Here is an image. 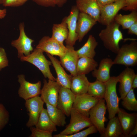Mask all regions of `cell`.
Instances as JSON below:
<instances>
[{"instance_id": "1", "label": "cell", "mask_w": 137, "mask_h": 137, "mask_svg": "<svg viewBox=\"0 0 137 137\" xmlns=\"http://www.w3.org/2000/svg\"><path fill=\"white\" fill-rule=\"evenodd\" d=\"M120 26L114 20L106 26V27L101 30L99 34L106 48L116 54L120 48L119 44L121 41L128 40L123 38L119 29Z\"/></svg>"}, {"instance_id": "2", "label": "cell", "mask_w": 137, "mask_h": 137, "mask_svg": "<svg viewBox=\"0 0 137 137\" xmlns=\"http://www.w3.org/2000/svg\"><path fill=\"white\" fill-rule=\"evenodd\" d=\"M118 76H111L105 83L106 89L104 99L106 103L109 119L115 116L119 110V101L121 99L117 95L116 85L119 82Z\"/></svg>"}, {"instance_id": "3", "label": "cell", "mask_w": 137, "mask_h": 137, "mask_svg": "<svg viewBox=\"0 0 137 137\" xmlns=\"http://www.w3.org/2000/svg\"><path fill=\"white\" fill-rule=\"evenodd\" d=\"M43 52L41 49L36 48L30 54L23 56L20 59L22 61L27 62L37 67L45 78L56 81V78L52 74L49 67L52 62L46 59Z\"/></svg>"}, {"instance_id": "4", "label": "cell", "mask_w": 137, "mask_h": 137, "mask_svg": "<svg viewBox=\"0 0 137 137\" xmlns=\"http://www.w3.org/2000/svg\"><path fill=\"white\" fill-rule=\"evenodd\" d=\"M70 123L66 128L54 137H63L79 132L86 127L93 125L89 117L82 115L76 110L72 108L71 111Z\"/></svg>"}, {"instance_id": "5", "label": "cell", "mask_w": 137, "mask_h": 137, "mask_svg": "<svg viewBox=\"0 0 137 137\" xmlns=\"http://www.w3.org/2000/svg\"><path fill=\"white\" fill-rule=\"evenodd\" d=\"M113 60L114 64L134 66L137 64V42L133 40L129 44L123 45Z\"/></svg>"}, {"instance_id": "6", "label": "cell", "mask_w": 137, "mask_h": 137, "mask_svg": "<svg viewBox=\"0 0 137 137\" xmlns=\"http://www.w3.org/2000/svg\"><path fill=\"white\" fill-rule=\"evenodd\" d=\"M25 24L23 22L19 23V35L18 38L12 40L11 46L15 47L18 52V57L20 58L23 56L30 54L34 49L32 44L34 40L28 37L25 31Z\"/></svg>"}, {"instance_id": "7", "label": "cell", "mask_w": 137, "mask_h": 137, "mask_svg": "<svg viewBox=\"0 0 137 137\" xmlns=\"http://www.w3.org/2000/svg\"><path fill=\"white\" fill-rule=\"evenodd\" d=\"M107 109L104 99H101L90 110L89 113L90 119L100 135L104 132L105 128L104 123L107 120L105 116Z\"/></svg>"}, {"instance_id": "8", "label": "cell", "mask_w": 137, "mask_h": 137, "mask_svg": "<svg viewBox=\"0 0 137 137\" xmlns=\"http://www.w3.org/2000/svg\"><path fill=\"white\" fill-rule=\"evenodd\" d=\"M18 81L20 84L18 93L19 97L25 100L40 94L41 82L39 81L35 83L26 81L24 75L18 76Z\"/></svg>"}, {"instance_id": "9", "label": "cell", "mask_w": 137, "mask_h": 137, "mask_svg": "<svg viewBox=\"0 0 137 137\" xmlns=\"http://www.w3.org/2000/svg\"><path fill=\"white\" fill-rule=\"evenodd\" d=\"M44 102L39 96L25 100V106L29 118L26 124L28 128L35 126L44 108Z\"/></svg>"}, {"instance_id": "10", "label": "cell", "mask_w": 137, "mask_h": 137, "mask_svg": "<svg viewBox=\"0 0 137 137\" xmlns=\"http://www.w3.org/2000/svg\"><path fill=\"white\" fill-rule=\"evenodd\" d=\"M41 90L40 97L44 103L56 106L60 85L56 81L45 79Z\"/></svg>"}, {"instance_id": "11", "label": "cell", "mask_w": 137, "mask_h": 137, "mask_svg": "<svg viewBox=\"0 0 137 137\" xmlns=\"http://www.w3.org/2000/svg\"><path fill=\"white\" fill-rule=\"evenodd\" d=\"M126 6L125 0H118L113 3L100 6L101 13L99 23L106 26L114 20L118 12Z\"/></svg>"}, {"instance_id": "12", "label": "cell", "mask_w": 137, "mask_h": 137, "mask_svg": "<svg viewBox=\"0 0 137 137\" xmlns=\"http://www.w3.org/2000/svg\"><path fill=\"white\" fill-rule=\"evenodd\" d=\"M36 48L52 55L59 57L65 52L67 48L63 43H60L48 36H44L39 41Z\"/></svg>"}, {"instance_id": "13", "label": "cell", "mask_w": 137, "mask_h": 137, "mask_svg": "<svg viewBox=\"0 0 137 137\" xmlns=\"http://www.w3.org/2000/svg\"><path fill=\"white\" fill-rule=\"evenodd\" d=\"M79 11L76 5L73 6L68 16L64 18L68 31V37L65 40L66 45L73 46L78 40L76 32L77 24Z\"/></svg>"}, {"instance_id": "14", "label": "cell", "mask_w": 137, "mask_h": 137, "mask_svg": "<svg viewBox=\"0 0 137 137\" xmlns=\"http://www.w3.org/2000/svg\"><path fill=\"white\" fill-rule=\"evenodd\" d=\"M75 97L70 89L60 86L56 106L67 117L70 116Z\"/></svg>"}, {"instance_id": "15", "label": "cell", "mask_w": 137, "mask_h": 137, "mask_svg": "<svg viewBox=\"0 0 137 137\" xmlns=\"http://www.w3.org/2000/svg\"><path fill=\"white\" fill-rule=\"evenodd\" d=\"M99 100L87 93L76 96L72 108L84 115L89 117V111L98 102Z\"/></svg>"}, {"instance_id": "16", "label": "cell", "mask_w": 137, "mask_h": 137, "mask_svg": "<svg viewBox=\"0 0 137 137\" xmlns=\"http://www.w3.org/2000/svg\"><path fill=\"white\" fill-rule=\"evenodd\" d=\"M65 53L59 57V61L62 66L69 71L72 76L77 75V65L79 57L73 46L66 45Z\"/></svg>"}, {"instance_id": "17", "label": "cell", "mask_w": 137, "mask_h": 137, "mask_svg": "<svg viewBox=\"0 0 137 137\" xmlns=\"http://www.w3.org/2000/svg\"><path fill=\"white\" fill-rule=\"evenodd\" d=\"M76 6L80 12L87 14L99 22L100 6L97 0H77Z\"/></svg>"}, {"instance_id": "18", "label": "cell", "mask_w": 137, "mask_h": 137, "mask_svg": "<svg viewBox=\"0 0 137 137\" xmlns=\"http://www.w3.org/2000/svg\"><path fill=\"white\" fill-rule=\"evenodd\" d=\"M136 74L134 69L127 67L118 75L121 99L125 97L132 88V82Z\"/></svg>"}, {"instance_id": "19", "label": "cell", "mask_w": 137, "mask_h": 137, "mask_svg": "<svg viewBox=\"0 0 137 137\" xmlns=\"http://www.w3.org/2000/svg\"><path fill=\"white\" fill-rule=\"evenodd\" d=\"M97 22L87 14L79 12L77 19L76 28V32L79 42L82 41L84 36L96 24Z\"/></svg>"}, {"instance_id": "20", "label": "cell", "mask_w": 137, "mask_h": 137, "mask_svg": "<svg viewBox=\"0 0 137 137\" xmlns=\"http://www.w3.org/2000/svg\"><path fill=\"white\" fill-rule=\"evenodd\" d=\"M117 114L122 129L123 137H127L137 124V113H128L119 108Z\"/></svg>"}, {"instance_id": "21", "label": "cell", "mask_w": 137, "mask_h": 137, "mask_svg": "<svg viewBox=\"0 0 137 137\" xmlns=\"http://www.w3.org/2000/svg\"><path fill=\"white\" fill-rule=\"evenodd\" d=\"M50 59L56 72L57 77L56 81L61 86L70 89L72 76L67 74L65 72L60 63L56 57L49 54L46 53Z\"/></svg>"}, {"instance_id": "22", "label": "cell", "mask_w": 137, "mask_h": 137, "mask_svg": "<svg viewBox=\"0 0 137 137\" xmlns=\"http://www.w3.org/2000/svg\"><path fill=\"white\" fill-rule=\"evenodd\" d=\"M113 65V60L110 58H103L100 61L98 68L92 71V76L96 78V80L105 83L111 77L110 71Z\"/></svg>"}, {"instance_id": "23", "label": "cell", "mask_w": 137, "mask_h": 137, "mask_svg": "<svg viewBox=\"0 0 137 137\" xmlns=\"http://www.w3.org/2000/svg\"><path fill=\"white\" fill-rule=\"evenodd\" d=\"M90 82L85 74L72 76L70 89L76 96L86 93Z\"/></svg>"}, {"instance_id": "24", "label": "cell", "mask_w": 137, "mask_h": 137, "mask_svg": "<svg viewBox=\"0 0 137 137\" xmlns=\"http://www.w3.org/2000/svg\"><path fill=\"white\" fill-rule=\"evenodd\" d=\"M98 44L95 37L92 35H90L84 45L80 49L76 50L79 58L86 57L94 58L96 54L95 49Z\"/></svg>"}, {"instance_id": "25", "label": "cell", "mask_w": 137, "mask_h": 137, "mask_svg": "<svg viewBox=\"0 0 137 137\" xmlns=\"http://www.w3.org/2000/svg\"><path fill=\"white\" fill-rule=\"evenodd\" d=\"M101 137H123L122 129L117 116L109 119L104 132Z\"/></svg>"}, {"instance_id": "26", "label": "cell", "mask_w": 137, "mask_h": 137, "mask_svg": "<svg viewBox=\"0 0 137 137\" xmlns=\"http://www.w3.org/2000/svg\"><path fill=\"white\" fill-rule=\"evenodd\" d=\"M98 63L93 59L86 57L79 58L76 67L77 74L86 75L96 68Z\"/></svg>"}, {"instance_id": "27", "label": "cell", "mask_w": 137, "mask_h": 137, "mask_svg": "<svg viewBox=\"0 0 137 137\" xmlns=\"http://www.w3.org/2000/svg\"><path fill=\"white\" fill-rule=\"evenodd\" d=\"M35 127L40 129L52 132L57 131L56 126L52 122L48 113L47 109H42Z\"/></svg>"}, {"instance_id": "28", "label": "cell", "mask_w": 137, "mask_h": 137, "mask_svg": "<svg viewBox=\"0 0 137 137\" xmlns=\"http://www.w3.org/2000/svg\"><path fill=\"white\" fill-rule=\"evenodd\" d=\"M68 31L67 25L64 18L62 22L59 24H54L52 28L51 38L57 41L63 43L67 38Z\"/></svg>"}, {"instance_id": "29", "label": "cell", "mask_w": 137, "mask_h": 137, "mask_svg": "<svg viewBox=\"0 0 137 137\" xmlns=\"http://www.w3.org/2000/svg\"><path fill=\"white\" fill-rule=\"evenodd\" d=\"M47 110L50 117L56 126L63 127L66 124V115L57 106L46 104Z\"/></svg>"}, {"instance_id": "30", "label": "cell", "mask_w": 137, "mask_h": 137, "mask_svg": "<svg viewBox=\"0 0 137 137\" xmlns=\"http://www.w3.org/2000/svg\"><path fill=\"white\" fill-rule=\"evenodd\" d=\"M114 20L121 26L123 29H128L137 22V11H132L127 15L117 14L114 18Z\"/></svg>"}, {"instance_id": "31", "label": "cell", "mask_w": 137, "mask_h": 137, "mask_svg": "<svg viewBox=\"0 0 137 137\" xmlns=\"http://www.w3.org/2000/svg\"><path fill=\"white\" fill-rule=\"evenodd\" d=\"M106 89L105 83L97 80L90 82L87 93L97 99L104 98Z\"/></svg>"}, {"instance_id": "32", "label": "cell", "mask_w": 137, "mask_h": 137, "mask_svg": "<svg viewBox=\"0 0 137 137\" xmlns=\"http://www.w3.org/2000/svg\"><path fill=\"white\" fill-rule=\"evenodd\" d=\"M134 89L132 88L122 99L121 104L122 106L127 110L136 111H137V100Z\"/></svg>"}, {"instance_id": "33", "label": "cell", "mask_w": 137, "mask_h": 137, "mask_svg": "<svg viewBox=\"0 0 137 137\" xmlns=\"http://www.w3.org/2000/svg\"><path fill=\"white\" fill-rule=\"evenodd\" d=\"M10 114L3 104L0 103V131L8 124Z\"/></svg>"}, {"instance_id": "34", "label": "cell", "mask_w": 137, "mask_h": 137, "mask_svg": "<svg viewBox=\"0 0 137 137\" xmlns=\"http://www.w3.org/2000/svg\"><path fill=\"white\" fill-rule=\"evenodd\" d=\"M98 131L97 128L93 125L86 129L73 134L64 136L63 137H87L88 135L96 133Z\"/></svg>"}, {"instance_id": "35", "label": "cell", "mask_w": 137, "mask_h": 137, "mask_svg": "<svg viewBox=\"0 0 137 137\" xmlns=\"http://www.w3.org/2000/svg\"><path fill=\"white\" fill-rule=\"evenodd\" d=\"M31 133L29 137H52V132L43 130L36 127L32 126L30 128Z\"/></svg>"}, {"instance_id": "36", "label": "cell", "mask_w": 137, "mask_h": 137, "mask_svg": "<svg viewBox=\"0 0 137 137\" xmlns=\"http://www.w3.org/2000/svg\"><path fill=\"white\" fill-rule=\"evenodd\" d=\"M9 61L5 49L0 47V71L8 66Z\"/></svg>"}, {"instance_id": "37", "label": "cell", "mask_w": 137, "mask_h": 137, "mask_svg": "<svg viewBox=\"0 0 137 137\" xmlns=\"http://www.w3.org/2000/svg\"><path fill=\"white\" fill-rule=\"evenodd\" d=\"M28 0H4L2 3L5 7H17L22 6Z\"/></svg>"}, {"instance_id": "38", "label": "cell", "mask_w": 137, "mask_h": 137, "mask_svg": "<svg viewBox=\"0 0 137 137\" xmlns=\"http://www.w3.org/2000/svg\"><path fill=\"white\" fill-rule=\"evenodd\" d=\"M126 6L122 9L132 11L137 10V0H125Z\"/></svg>"}, {"instance_id": "39", "label": "cell", "mask_w": 137, "mask_h": 137, "mask_svg": "<svg viewBox=\"0 0 137 137\" xmlns=\"http://www.w3.org/2000/svg\"><path fill=\"white\" fill-rule=\"evenodd\" d=\"M37 4L45 7H54L56 5V0H32Z\"/></svg>"}, {"instance_id": "40", "label": "cell", "mask_w": 137, "mask_h": 137, "mask_svg": "<svg viewBox=\"0 0 137 137\" xmlns=\"http://www.w3.org/2000/svg\"><path fill=\"white\" fill-rule=\"evenodd\" d=\"M128 33L137 35V22L131 26L128 29Z\"/></svg>"}, {"instance_id": "41", "label": "cell", "mask_w": 137, "mask_h": 137, "mask_svg": "<svg viewBox=\"0 0 137 137\" xmlns=\"http://www.w3.org/2000/svg\"><path fill=\"white\" fill-rule=\"evenodd\" d=\"M118 0H97L100 6H103L106 5L114 2Z\"/></svg>"}, {"instance_id": "42", "label": "cell", "mask_w": 137, "mask_h": 137, "mask_svg": "<svg viewBox=\"0 0 137 137\" xmlns=\"http://www.w3.org/2000/svg\"><path fill=\"white\" fill-rule=\"evenodd\" d=\"M137 134V124L128 135L127 137H132L135 136Z\"/></svg>"}, {"instance_id": "43", "label": "cell", "mask_w": 137, "mask_h": 137, "mask_svg": "<svg viewBox=\"0 0 137 137\" xmlns=\"http://www.w3.org/2000/svg\"><path fill=\"white\" fill-rule=\"evenodd\" d=\"M68 0H56V5L59 7H62Z\"/></svg>"}, {"instance_id": "44", "label": "cell", "mask_w": 137, "mask_h": 137, "mask_svg": "<svg viewBox=\"0 0 137 137\" xmlns=\"http://www.w3.org/2000/svg\"><path fill=\"white\" fill-rule=\"evenodd\" d=\"M7 13V11L6 9H0V19L4 18L6 15Z\"/></svg>"}, {"instance_id": "45", "label": "cell", "mask_w": 137, "mask_h": 137, "mask_svg": "<svg viewBox=\"0 0 137 137\" xmlns=\"http://www.w3.org/2000/svg\"><path fill=\"white\" fill-rule=\"evenodd\" d=\"M137 88V75L136 74L133 79L132 84V88L134 89Z\"/></svg>"}, {"instance_id": "46", "label": "cell", "mask_w": 137, "mask_h": 137, "mask_svg": "<svg viewBox=\"0 0 137 137\" xmlns=\"http://www.w3.org/2000/svg\"><path fill=\"white\" fill-rule=\"evenodd\" d=\"M4 0H0V4H2Z\"/></svg>"}]
</instances>
